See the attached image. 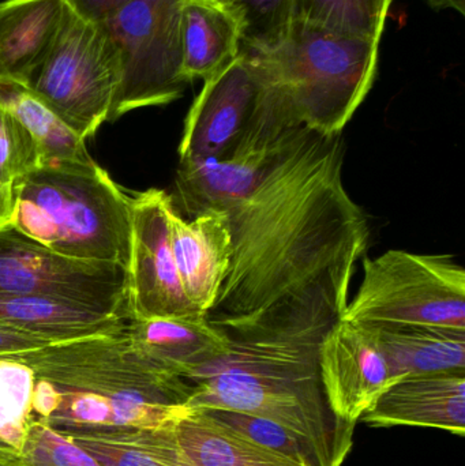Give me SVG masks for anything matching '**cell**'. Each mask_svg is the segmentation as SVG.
I'll use <instances>...</instances> for the list:
<instances>
[{"label":"cell","instance_id":"9a60e30c","mask_svg":"<svg viewBox=\"0 0 465 466\" xmlns=\"http://www.w3.org/2000/svg\"><path fill=\"white\" fill-rule=\"evenodd\" d=\"M169 236L183 292L194 309L207 315L220 293L231 263L227 216L212 210L186 220L172 208Z\"/></svg>","mask_w":465,"mask_h":466},{"label":"cell","instance_id":"484cf974","mask_svg":"<svg viewBox=\"0 0 465 466\" xmlns=\"http://www.w3.org/2000/svg\"><path fill=\"white\" fill-rule=\"evenodd\" d=\"M299 0H238L235 15L242 26V46H272L298 19Z\"/></svg>","mask_w":465,"mask_h":466},{"label":"cell","instance_id":"4dcf8cb0","mask_svg":"<svg viewBox=\"0 0 465 466\" xmlns=\"http://www.w3.org/2000/svg\"><path fill=\"white\" fill-rule=\"evenodd\" d=\"M15 197L14 186L7 185L0 179V229L8 228L13 221Z\"/></svg>","mask_w":465,"mask_h":466},{"label":"cell","instance_id":"cb8c5ba5","mask_svg":"<svg viewBox=\"0 0 465 466\" xmlns=\"http://www.w3.org/2000/svg\"><path fill=\"white\" fill-rule=\"evenodd\" d=\"M393 0H299L298 19L339 35L381 41Z\"/></svg>","mask_w":465,"mask_h":466},{"label":"cell","instance_id":"7c38bea8","mask_svg":"<svg viewBox=\"0 0 465 466\" xmlns=\"http://www.w3.org/2000/svg\"><path fill=\"white\" fill-rule=\"evenodd\" d=\"M262 90L256 63L240 49L232 62L204 81L186 117L179 160L224 157L248 127Z\"/></svg>","mask_w":465,"mask_h":466},{"label":"cell","instance_id":"9c48e42d","mask_svg":"<svg viewBox=\"0 0 465 466\" xmlns=\"http://www.w3.org/2000/svg\"><path fill=\"white\" fill-rule=\"evenodd\" d=\"M262 82L264 90L253 117L239 141L224 157L179 160L171 199L177 212L186 220L212 210L220 212L245 196L284 134L297 125L281 96L264 78Z\"/></svg>","mask_w":465,"mask_h":466},{"label":"cell","instance_id":"d6986e66","mask_svg":"<svg viewBox=\"0 0 465 466\" xmlns=\"http://www.w3.org/2000/svg\"><path fill=\"white\" fill-rule=\"evenodd\" d=\"M368 326L396 382L417 375L465 371V329L393 323Z\"/></svg>","mask_w":465,"mask_h":466},{"label":"cell","instance_id":"277c9868","mask_svg":"<svg viewBox=\"0 0 465 466\" xmlns=\"http://www.w3.org/2000/svg\"><path fill=\"white\" fill-rule=\"evenodd\" d=\"M11 226L55 254L127 270L131 197L96 163H52L14 183Z\"/></svg>","mask_w":465,"mask_h":466},{"label":"cell","instance_id":"52a82bcc","mask_svg":"<svg viewBox=\"0 0 465 466\" xmlns=\"http://www.w3.org/2000/svg\"><path fill=\"white\" fill-rule=\"evenodd\" d=\"M120 79L119 51L106 26L67 0L54 44L27 86L86 142L108 122Z\"/></svg>","mask_w":465,"mask_h":466},{"label":"cell","instance_id":"e575fe53","mask_svg":"<svg viewBox=\"0 0 465 466\" xmlns=\"http://www.w3.org/2000/svg\"><path fill=\"white\" fill-rule=\"evenodd\" d=\"M5 456H16V454L13 453V451H8V449L5 448V446L3 445V443H0V457Z\"/></svg>","mask_w":465,"mask_h":466},{"label":"cell","instance_id":"5bb4252c","mask_svg":"<svg viewBox=\"0 0 465 466\" xmlns=\"http://www.w3.org/2000/svg\"><path fill=\"white\" fill-rule=\"evenodd\" d=\"M376 429L426 427L465 435V371L403 378L360 418Z\"/></svg>","mask_w":465,"mask_h":466},{"label":"cell","instance_id":"7402d4cb","mask_svg":"<svg viewBox=\"0 0 465 466\" xmlns=\"http://www.w3.org/2000/svg\"><path fill=\"white\" fill-rule=\"evenodd\" d=\"M175 429L194 466H302L199 410L187 408L175 420Z\"/></svg>","mask_w":465,"mask_h":466},{"label":"cell","instance_id":"d6a6232c","mask_svg":"<svg viewBox=\"0 0 465 466\" xmlns=\"http://www.w3.org/2000/svg\"><path fill=\"white\" fill-rule=\"evenodd\" d=\"M205 2H209L212 3V5H218V7L224 8V10L229 11V13L234 14L235 15V5H237L238 0H205ZM238 21H239V19H238Z\"/></svg>","mask_w":465,"mask_h":466},{"label":"cell","instance_id":"f1b7e54d","mask_svg":"<svg viewBox=\"0 0 465 466\" xmlns=\"http://www.w3.org/2000/svg\"><path fill=\"white\" fill-rule=\"evenodd\" d=\"M46 345L51 344L43 341V339H35V337L27 336V334H22L19 331L0 326V358L40 350V348L46 347Z\"/></svg>","mask_w":465,"mask_h":466},{"label":"cell","instance_id":"f546056e","mask_svg":"<svg viewBox=\"0 0 465 466\" xmlns=\"http://www.w3.org/2000/svg\"><path fill=\"white\" fill-rule=\"evenodd\" d=\"M70 2L82 16L101 24L133 0H70Z\"/></svg>","mask_w":465,"mask_h":466},{"label":"cell","instance_id":"4316f807","mask_svg":"<svg viewBox=\"0 0 465 466\" xmlns=\"http://www.w3.org/2000/svg\"><path fill=\"white\" fill-rule=\"evenodd\" d=\"M19 459L26 466H103L65 432L37 418L27 429Z\"/></svg>","mask_w":465,"mask_h":466},{"label":"cell","instance_id":"603a6c76","mask_svg":"<svg viewBox=\"0 0 465 466\" xmlns=\"http://www.w3.org/2000/svg\"><path fill=\"white\" fill-rule=\"evenodd\" d=\"M0 106L10 111L32 134L43 155L44 166L95 163L86 142L27 85L0 79Z\"/></svg>","mask_w":465,"mask_h":466},{"label":"cell","instance_id":"ffe728a7","mask_svg":"<svg viewBox=\"0 0 465 466\" xmlns=\"http://www.w3.org/2000/svg\"><path fill=\"white\" fill-rule=\"evenodd\" d=\"M60 431L103 466H194L177 440L175 420L155 427H81Z\"/></svg>","mask_w":465,"mask_h":466},{"label":"cell","instance_id":"ac0fdd59","mask_svg":"<svg viewBox=\"0 0 465 466\" xmlns=\"http://www.w3.org/2000/svg\"><path fill=\"white\" fill-rule=\"evenodd\" d=\"M67 0L0 3V79L27 85L59 32Z\"/></svg>","mask_w":465,"mask_h":466},{"label":"cell","instance_id":"3957f363","mask_svg":"<svg viewBox=\"0 0 465 466\" xmlns=\"http://www.w3.org/2000/svg\"><path fill=\"white\" fill-rule=\"evenodd\" d=\"M319 345L238 341L228 352L185 378L186 408L261 416L311 443L322 466H343L357 427L330 410L318 366Z\"/></svg>","mask_w":465,"mask_h":466},{"label":"cell","instance_id":"6da1fadb","mask_svg":"<svg viewBox=\"0 0 465 466\" xmlns=\"http://www.w3.org/2000/svg\"><path fill=\"white\" fill-rule=\"evenodd\" d=\"M343 134L291 126L223 210L228 273L207 319L238 341L319 345L343 319L370 227L343 180Z\"/></svg>","mask_w":465,"mask_h":466},{"label":"cell","instance_id":"1f68e13d","mask_svg":"<svg viewBox=\"0 0 465 466\" xmlns=\"http://www.w3.org/2000/svg\"><path fill=\"white\" fill-rule=\"evenodd\" d=\"M429 7L433 10H455L459 14H465V0H425Z\"/></svg>","mask_w":465,"mask_h":466},{"label":"cell","instance_id":"ba28073f","mask_svg":"<svg viewBox=\"0 0 465 466\" xmlns=\"http://www.w3.org/2000/svg\"><path fill=\"white\" fill-rule=\"evenodd\" d=\"M185 0H133L101 24L116 44L122 79L108 122L183 95L180 16Z\"/></svg>","mask_w":465,"mask_h":466},{"label":"cell","instance_id":"8fae6325","mask_svg":"<svg viewBox=\"0 0 465 466\" xmlns=\"http://www.w3.org/2000/svg\"><path fill=\"white\" fill-rule=\"evenodd\" d=\"M172 208L171 196L157 188L131 197L127 266L130 320L205 315L191 306L177 276L169 236Z\"/></svg>","mask_w":465,"mask_h":466},{"label":"cell","instance_id":"5b68a950","mask_svg":"<svg viewBox=\"0 0 465 466\" xmlns=\"http://www.w3.org/2000/svg\"><path fill=\"white\" fill-rule=\"evenodd\" d=\"M242 49L297 122L327 137L343 134L379 71V41L339 35L300 19L272 46Z\"/></svg>","mask_w":465,"mask_h":466},{"label":"cell","instance_id":"836d02e7","mask_svg":"<svg viewBox=\"0 0 465 466\" xmlns=\"http://www.w3.org/2000/svg\"><path fill=\"white\" fill-rule=\"evenodd\" d=\"M0 466H26L19 459V456L0 457Z\"/></svg>","mask_w":465,"mask_h":466},{"label":"cell","instance_id":"d4e9b609","mask_svg":"<svg viewBox=\"0 0 465 466\" xmlns=\"http://www.w3.org/2000/svg\"><path fill=\"white\" fill-rule=\"evenodd\" d=\"M220 421L221 424L231 427L242 432L254 442L264 448L270 449L292 461L302 466H322L318 454L313 446L305 438L292 432L287 427L275 423L269 419L261 416L248 415V413L235 412L227 410H199Z\"/></svg>","mask_w":465,"mask_h":466},{"label":"cell","instance_id":"8992f818","mask_svg":"<svg viewBox=\"0 0 465 466\" xmlns=\"http://www.w3.org/2000/svg\"><path fill=\"white\" fill-rule=\"evenodd\" d=\"M343 319L366 325L465 329V271L452 255L389 249L363 260L357 295Z\"/></svg>","mask_w":465,"mask_h":466},{"label":"cell","instance_id":"4fadbf2b","mask_svg":"<svg viewBox=\"0 0 465 466\" xmlns=\"http://www.w3.org/2000/svg\"><path fill=\"white\" fill-rule=\"evenodd\" d=\"M322 388L339 420L357 427L360 418L396 382L368 325L341 319L318 347Z\"/></svg>","mask_w":465,"mask_h":466},{"label":"cell","instance_id":"44dd1931","mask_svg":"<svg viewBox=\"0 0 465 466\" xmlns=\"http://www.w3.org/2000/svg\"><path fill=\"white\" fill-rule=\"evenodd\" d=\"M182 78L207 81L239 55L242 26L237 16L205 0H185L180 16Z\"/></svg>","mask_w":465,"mask_h":466},{"label":"cell","instance_id":"30bf717a","mask_svg":"<svg viewBox=\"0 0 465 466\" xmlns=\"http://www.w3.org/2000/svg\"><path fill=\"white\" fill-rule=\"evenodd\" d=\"M32 295L76 301L130 320L123 266L65 258L13 227L0 229V298Z\"/></svg>","mask_w":465,"mask_h":466},{"label":"cell","instance_id":"e0dca14e","mask_svg":"<svg viewBox=\"0 0 465 466\" xmlns=\"http://www.w3.org/2000/svg\"><path fill=\"white\" fill-rule=\"evenodd\" d=\"M126 333L144 355L182 378L231 347V339L205 315L128 320Z\"/></svg>","mask_w":465,"mask_h":466},{"label":"cell","instance_id":"2e32d148","mask_svg":"<svg viewBox=\"0 0 465 466\" xmlns=\"http://www.w3.org/2000/svg\"><path fill=\"white\" fill-rule=\"evenodd\" d=\"M127 323L122 315L52 296L0 298V326L49 344L119 334Z\"/></svg>","mask_w":465,"mask_h":466},{"label":"cell","instance_id":"83f0119b","mask_svg":"<svg viewBox=\"0 0 465 466\" xmlns=\"http://www.w3.org/2000/svg\"><path fill=\"white\" fill-rule=\"evenodd\" d=\"M43 166V155L32 134L0 106V179L14 186Z\"/></svg>","mask_w":465,"mask_h":466},{"label":"cell","instance_id":"7a4b0ae2","mask_svg":"<svg viewBox=\"0 0 465 466\" xmlns=\"http://www.w3.org/2000/svg\"><path fill=\"white\" fill-rule=\"evenodd\" d=\"M7 358L32 370L33 415L59 430L161 426L186 412L193 390L144 355L126 329Z\"/></svg>","mask_w":465,"mask_h":466}]
</instances>
